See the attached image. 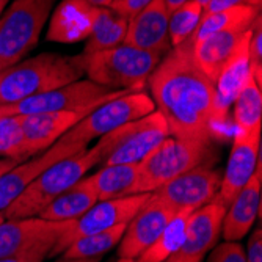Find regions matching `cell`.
I'll return each mask as SVG.
<instances>
[{"instance_id":"32","label":"cell","mask_w":262,"mask_h":262,"mask_svg":"<svg viewBox=\"0 0 262 262\" xmlns=\"http://www.w3.org/2000/svg\"><path fill=\"white\" fill-rule=\"evenodd\" d=\"M262 20L257 14L251 24V35L248 41V60H250V73L256 83L260 86V69H262Z\"/></svg>"},{"instance_id":"27","label":"cell","mask_w":262,"mask_h":262,"mask_svg":"<svg viewBox=\"0 0 262 262\" xmlns=\"http://www.w3.org/2000/svg\"><path fill=\"white\" fill-rule=\"evenodd\" d=\"M234 124L237 132L260 130L262 124V96L260 86L251 73L234 101Z\"/></svg>"},{"instance_id":"42","label":"cell","mask_w":262,"mask_h":262,"mask_svg":"<svg viewBox=\"0 0 262 262\" xmlns=\"http://www.w3.org/2000/svg\"><path fill=\"white\" fill-rule=\"evenodd\" d=\"M116 262H137V259H130V257H118Z\"/></svg>"},{"instance_id":"45","label":"cell","mask_w":262,"mask_h":262,"mask_svg":"<svg viewBox=\"0 0 262 262\" xmlns=\"http://www.w3.org/2000/svg\"><path fill=\"white\" fill-rule=\"evenodd\" d=\"M165 262H179V260H178V259H176L174 256H171V257H168V259H166Z\"/></svg>"},{"instance_id":"40","label":"cell","mask_w":262,"mask_h":262,"mask_svg":"<svg viewBox=\"0 0 262 262\" xmlns=\"http://www.w3.org/2000/svg\"><path fill=\"white\" fill-rule=\"evenodd\" d=\"M163 2H165L166 8H168V11L171 13L173 10H176V8H178V7H181L182 4L188 2V0H163Z\"/></svg>"},{"instance_id":"18","label":"cell","mask_w":262,"mask_h":262,"mask_svg":"<svg viewBox=\"0 0 262 262\" xmlns=\"http://www.w3.org/2000/svg\"><path fill=\"white\" fill-rule=\"evenodd\" d=\"M86 115L82 112H47L19 116L27 156L33 157L49 149Z\"/></svg>"},{"instance_id":"15","label":"cell","mask_w":262,"mask_h":262,"mask_svg":"<svg viewBox=\"0 0 262 262\" xmlns=\"http://www.w3.org/2000/svg\"><path fill=\"white\" fill-rule=\"evenodd\" d=\"M85 148L86 146L63 143L58 140L49 149L42 151L35 159L22 162L10 171L0 174V212H4L44 170Z\"/></svg>"},{"instance_id":"8","label":"cell","mask_w":262,"mask_h":262,"mask_svg":"<svg viewBox=\"0 0 262 262\" xmlns=\"http://www.w3.org/2000/svg\"><path fill=\"white\" fill-rule=\"evenodd\" d=\"M166 137H170L166 121L154 110L101 137L99 141L104 146L102 165L140 163Z\"/></svg>"},{"instance_id":"41","label":"cell","mask_w":262,"mask_h":262,"mask_svg":"<svg viewBox=\"0 0 262 262\" xmlns=\"http://www.w3.org/2000/svg\"><path fill=\"white\" fill-rule=\"evenodd\" d=\"M90 4H93L94 7H108L113 0H88Z\"/></svg>"},{"instance_id":"3","label":"cell","mask_w":262,"mask_h":262,"mask_svg":"<svg viewBox=\"0 0 262 262\" xmlns=\"http://www.w3.org/2000/svg\"><path fill=\"white\" fill-rule=\"evenodd\" d=\"M104 146L98 141L93 148H85L44 170L24 192L2 212L5 220L38 217L39 212L60 196L64 190L79 182L88 170L102 163Z\"/></svg>"},{"instance_id":"25","label":"cell","mask_w":262,"mask_h":262,"mask_svg":"<svg viewBox=\"0 0 262 262\" xmlns=\"http://www.w3.org/2000/svg\"><path fill=\"white\" fill-rule=\"evenodd\" d=\"M127 32V20L116 14L107 7H98L91 35L83 49V55H91L94 52L112 49L124 42Z\"/></svg>"},{"instance_id":"43","label":"cell","mask_w":262,"mask_h":262,"mask_svg":"<svg viewBox=\"0 0 262 262\" xmlns=\"http://www.w3.org/2000/svg\"><path fill=\"white\" fill-rule=\"evenodd\" d=\"M7 4H8V0H0V14L4 13V8H5Z\"/></svg>"},{"instance_id":"36","label":"cell","mask_w":262,"mask_h":262,"mask_svg":"<svg viewBox=\"0 0 262 262\" xmlns=\"http://www.w3.org/2000/svg\"><path fill=\"white\" fill-rule=\"evenodd\" d=\"M247 262H262V232L260 228H256L248 239V247L245 251Z\"/></svg>"},{"instance_id":"24","label":"cell","mask_w":262,"mask_h":262,"mask_svg":"<svg viewBox=\"0 0 262 262\" xmlns=\"http://www.w3.org/2000/svg\"><path fill=\"white\" fill-rule=\"evenodd\" d=\"M138 176V163L102 165V168L88 178L98 195V201L115 200L132 195Z\"/></svg>"},{"instance_id":"22","label":"cell","mask_w":262,"mask_h":262,"mask_svg":"<svg viewBox=\"0 0 262 262\" xmlns=\"http://www.w3.org/2000/svg\"><path fill=\"white\" fill-rule=\"evenodd\" d=\"M251 35V27L242 36L237 44L234 54L222 69V73L215 82V110L219 118L223 121L228 108L234 104L237 94L244 88L250 76V60H248V41Z\"/></svg>"},{"instance_id":"37","label":"cell","mask_w":262,"mask_h":262,"mask_svg":"<svg viewBox=\"0 0 262 262\" xmlns=\"http://www.w3.org/2000/svg\"><path fill=\"white\" fill-rule=\"evenodd\" d=\"M239 5H250V0H210V2L203 8V14L234 8V7H239Z\"/></svg>"},{"instance_id":"31","label":"cell","mask_w":262,"mask_h":262,"mask_svg":"<svg viewBox=\"0 0 262 262\" xmlns=\"http://www.w3.org/2000/svg\"><path fill=\"white\" fill-rule=\"evenodd\" d=\"M0 157L17 163L29 159L19 116H0Z\"/></svg>"},{"instance_id":"46","label":"cell","mask_w":262,"mask_h":262,"mask_svg":"<svg viewBox=\"0 0 262 262\" xmlns=\"http://www.w3.org/2000/svg\"><path fill=\"white\" fill-rule=\"evenodd\" d=\"M4 220H5V217H4V213H2V212H0V223H2Z\"/></svg>"},{"instance_id":"39","label":"cell","mask_w":262,"mask_h":262,"mask_svg":"<svg viewBox=\"0 0 262 262\" xmlns=\"http://www.w3.org/2000/svg\"><path fill=\"white\" fill-rule=\"evenodd\" d=\"M55 262H101V257H88V259H71V257H60Z\"/></svg>"},{"instance_id":"35","label":"cell","mask_w":262,"mask_h":262,"mask_svg":"<svg viewBox=\"0 0 262 262\" xmlns=\"http://www.w3.org/2000/svg\"><path fill=\"white\" fill-rule=\"evenodd\" d=\"M151 2L152 0H113L107 8H110L112 11L120 14L121 17H124L129 22L137 13H140Z\"/></svg>"},{"instance_id":"21","label":"cell","mask_w":262,"mask_h":262,"mask_svg":"<svg viewBox=\"0 0 262 262\" xmlns=\"http://www.w3.org/2000/svg\"><path fill=\"white\" fill-rule=\"evenodd\" d=\"M251 26H241L231 30L213 33L192 42V55L203 73L215 83L222 69L234 54L237 44Z\"/></svg>"},{"instance_id":"26","label":"cell","mask_w":262,"mask_h":262,"mask_svg":"<svg viewBox=\"0 0 262 262\" xmlns=\"http://www.w3.org/2000/svg\"><path fill=\"white\" fill-rule=\"evenodd\" d=\"M257 14H259V10L251 5H239L234 8L203 14L198 27L195 29L193 35L188 38V41L195 42L213 33L231 30L234 27H241V26H251Z\"/></svg>"},{"instance_id":"7","label":"cell","mask_w":262,"mask_h":262,"mask_svg":"<svg viewBox=\"0 0 262 262\" xmlns=\"http://www.w3.org/2000/svg\"><path fill=\"white\" fill-rule=\"evenodd\" d=\"M129 90H110L91 80H77L64 86L46 91L14 104L0 105V116H26L47 112L90 113L102 104L120 98Z\"/></svg>"},{"instance_id":"14","label":"cell","mask_w":262,"mask_h":262,"mask_svg":"<svg viewBox=\"0 0 262 262\" xmlns=\"http://www.w3.org/2000/svg\"><path fill=\"white\" fill-rule=\"evenodd\" d=\"M176 212L152 195L127 223L126 231L118 244V257L137 259L171 222Z\"/></svg>"},{"instance_id":"12","label":"cell","mask_w":262,"mask_h":262,"mask_svg":"<svg viewBox=\"0 0 262 262\" xmlns=\"http://www.w3.org/2000/svg\"><path fill=\"white\" fill-rule=\"evenodd\" d=\"M226 209L225 204L213 198L190 213L187 217L184 244L173 256L179 262H203V257L217 245Z\"/></svg>"},{"instance_id":"34","label":"cell","mask_w":262,"mask_h":262,"mask_svg":"<svg viewBox=\"0 0 262 262\" xmlns=\"http://www.w3.org/2000/svg\"><path fill=\"white\" fill-rule=\"evenodd\" d=\"M54 245L44 244V245H35L26 251H20L17 254H11L7 257H0V262H42L49 256Z\"/></svg>"},{"instance_id":"2","label":"cell","mask_w":262,"mask_h":262,"mask_svg":"<svg viewBox=\"0 0 262 262\" xmlns=\"http://www.w3.org/2000/svg\"><path fill=\"white\" fill-rule=\"evenodd\" d=\"M85 74L82 54L68 57L44 52L0 71V105L14 104L36 94L77 82Z\"/></svg>"},{"instance_id":"4","label":"cell","mask_w":262,"mask_h":262,"mask_svg":"<svg viewBox=\"0 0 262 262\" xmlns=\"http://www.w3.org/2000/svg\"><path fill=\"white\" fill-rule=\"evenodd\" d=\"M83 57L88 80L110 90L143 91L163 55L123 42Z\"/></svg>"},{"instance_id":"38","label":"cell","mask_w":262,"mask_h":262,"mask_svg":"<svg viewBox=\"0 0 262 262\" xmlns=\"http://www.w3.org/2000/svg\"><path fill=\"white\" fill-rule=\"evenodd\" d=\"M16 165H19L17 162H14V160H11V159H0V174H4V173H7V171H10L11 168H14Z\"/></svg>"},{"instance_id":"16","label":"cell","mask_w":262,"mask_h":262,"mask_svg":"<svg viewBox=\"0 0 262 262\" xmlns=\"http://www.w3.org/2000/svg\"><path fill=\"white\" fill-rule=\"evenodd\" d=\"M73 222H49L39 217L4 220L0 223V257L26 251L35 245L51 244L73 226Z\"/></svg>"},{"instance_id":"28","label":"cell","mask_w":262,"mask_h":262,"mask_svg":"<svg viewBox=\"0 0 262 262\" xmlns=\"http://www.w3.org/2000/svg\"><path fill=\"white\" fill-rule=\"evenodd\" d=\"M188 215L190 213L185 212L176 213L171 222L159 234L157 239L137 257V262H165L171 257L184 244Z\"/></svg>"},{"instance_id":"10","label":"cell","mask_w":262,"mask_h":262,"mask_svg":"<svg viewBox=\"0 0 262 262\" xmlns=\"http://www.w3.org/2000/svg\"><path fill=\"white\" fill-rule=\"evenodd\" d=\"M149 196L151 193H138L98 201L82 217L74 220L73 226L60 235V239L52 247L49 256H60L71 244L80 239V237L96 234L120 225H127L137 215V212L143 207V204L149 200Z\"/></svg>"},{"instance_id":"44","label":"cell","mask_w":262,"mask_h":262,"mask_svg":"<svg viewBox=\"0 0 262 262\" xmlns=\"http://www.w3.org/2000/svg\"><path fill=\"white\" fill-rule=\"evenodd\" d=\"M196 2H198V4H200V5H201L203 8H204V7H206V5H207L209 2H210V0H196Z\"/></svg>"},{"instance_id":"6","label":"cell","mask_w":262,"mask_h":262,"mask_svg":"<svg viewBox=\"0 0 262 262\" xmlns=\"http://www.w3.org/2000/svg\"><path fill=\"white\" fill-rule=\"evenodd\" d=\"M57 0H14L0 14V71L33 51Z\"/></svg>"},{"instance_id":"33","label":"cell","mask_w":262,"mask_h":262,"mask_svg":"<svg viewBox=\"0 0 262 262\" xmlns=\"http://www.w3.org/2000/svg\"><path fill=\"white\" fill-rule=\"evenodd\" d=\"M207 262H247L245 250L237 242H225L212 248Z\"/></svg>"},{"instance_id":"17","label":"cell","mask_w":262,"mask_h":262,"mask_svg":"<svg viewBox=\"0 0 262 262\" xmlns=\"http://www.w3.org/2000/svg\"><path fill=\"white\" fill-rule=\"evenodd\" d=\"M170 11L163 0H152L127 22L124 44L165 55L170 51Z\"/></svg>"},{"instance_id":"20","label":"cell","mask_w":262,"mask_h":262,"mask_svg":"<svg viewBox=\"0 0 262 262\" xmlns=\"http://www.w3.org/2000/svg\"><path fill=\"white\" fill-rule=\"evenodd\" d=\"M260 160L256 166L254 174L245 184L237 196L226 209L222 235L226 242H237L250 232L253 223L260 213Z\"/></svg>"},{"instance_id":"30","label":"cell","mask_w":262,"mask_h":262,"mask_svg":"<svg viewBox=\"0 0 262 262\" xmlns=\"http://www.w3.org/2000/svg\"><path fill=\"white\" fill-rule=\"evenodd\" d=\"M203 16V7L196 0H188L170 13L168 36L173 47L182 44L193 35Z\"/></svg>"},{"instance_id":"29","label":"cell","mask_w":262,"mask_h":262,"mask_svg":"<svg viewBox=\"0 0 262 262\" xmlns=\"http://www.w3.org/2000/svg\"><path fill=\"white\" fill-rule=\"evenodd\" d=\"M127 225H120L96 234H90L74 241L63 253V257L71 259H88V257H101L107 251H110L115 245L120 244L121 237L126 231Z\"/></svg>"},{"instance_id":"1","label":"cell","mask_w":262,"mask_h":262,"mask_svg":"<svg viewBox=\"0 0 262 262\" xmlns=\"http://www.w3.org/2000/svg\"><path fill=\"white\" fill-rule=\"evenodd\" d=\"M148 82L156 110L171 137L210 143L219 134L215 83L195 63L188 39L162 57Z\"/></svg>"},{"instance_id":"23","label":"cell","mask_w":262,"mask_h":262,"mask_svg":"<svg viewBox=\"0 0 262 262\" xmlns=\"http://www.w3.org/2000/svg\"><path fill=\"white\" fill-rule=\"evenodd\" d=\"M98 203V195L91 187L88 178L71 185L68 190L47 204L41 212L39 219L49 222H73Z\"/></svg>"},{"instance_id":"11","label":"cell","mask_w":262,"mask_h":262,"mask_svg":"<svg viewBox=\"0 0 262 262\" xmlns=\"http://www.w3.org/2000/svg\"><path fill=\"white\" fill-rule=\"evenodd\" d=\"M220 182V171L201 165L160 185L151 195L171 207L176 213H192L217 196Z\"/></svg>"},{"instance_id":"5","label":"cell","mask_w":262,"mask_h":262,"mask_svg":"<svg viewBox=\"0 0 262 262\" xmlns=\"http://www.w3.org/2000/svg\"><path fill=\"white\" fill-rule=\"evenodd\" d=\"M210 154V143L166 137L160 145L138 163V176L132 195L152 193L176 176L201 166Z\"/></svg>"},{"instance_id":"13","label":"cell","mask_w":262,"mask_h":262,"mask_svg":"<svg viewBox=\"0 0 262 262\" xmlns=\"http://www.w3.org/2000/svg\"><path fill=\"white\" fill-rule=\"evenodd\" d=\"M260 160V130L237 132L226 165L225 174L222 176L217 200L226 207L245 187L250 178L254 174L256 166Z\"/></svg>"},{"instance_id":"19","label":"cell","mask_w":262,"mask_h":262,"mask_svg":"<svg viewBox=\"0 0 262 262\" xmlns=\"http://www.w3.org/2000/svg\"><path fill=\"white\" fill-rule=\"evenodd\" d=\"M98 7L88 0H63L52 13L46 39L73 44L91 35Z\"/></svg>"},{"instance_id":"9","label":"cell","mask_w":262,"mask_h":262,"mask_svg":"<svg viewBox=\"0 0 262 262\" xmlns=\"http://www.w3.org/2000/svg\"><path fill=\"white\" fill-rule=\"evenodd\" d=\"M154 110V101L145 91L126 93L90 112L82 121L60 137V141L86 146L88 141L98 137L101 138L102 135L141 116H146Z\"/></svg>"}]
</instances>
